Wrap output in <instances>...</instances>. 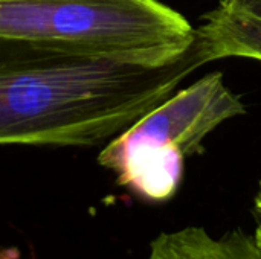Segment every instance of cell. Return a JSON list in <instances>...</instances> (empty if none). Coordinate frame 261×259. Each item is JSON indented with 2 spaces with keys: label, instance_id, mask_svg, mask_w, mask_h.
I'll return each mask as SVG.
<instances>
[{
  "label": "cell",
  "instance_id": "6da1fadb",
  "mask_svg": "<svg viewBox=\"0 0 261 259\" xmlns=\"http://www.w3.org/2000/svg\"><path fill=\"white\" fill-rule=\"evenodd\" d=\"M196 44L165 66L0 35V145L112 140L203 66Z\"/></svg>",
  "mask_w": 261,
  "mask_h": 259
},
{
  "label": "cell",
  "instance_id": "7a4b0ae2",
  "mask_svg": "<svg viewBox=\"0 0 261 259\" xmlns=\"http://www.w3.org/2000/svg\"><path fill=\"white\" fill-rule=\"evenodd\" d=\"M0 35L165 66L193 49L197 31L159 0H0Z\"/></svg>",
  "mask_w": 261,
  "mask_h": 259
},
{
  "label": "cell",
  "instance_id": "3957f363",
  "mask_svg": "<svg viewBox=\"0 0 261 259\" xmlns=\"http://www.w3.org/2000/svg\"><path fill=\"white\" fill-rule=\"evenodd\" d=\"M246 113L220 72L208 73L171 95L99 153L98 163L115 172L119 186L150 203L171 200L182 182L185 159L226 121Z\"/></svg>",
  "mask_w": 261,
  "mask_h": 259
},
{
  "label": "cell",
  "instance_id": "277c9868",
  "mask_svg": "<svg viewBox=\"0 0 261 259\" xmlns=\"http://www.w3.org/2000/svg\"><path fill=\"white\" fill-rule=\"evenodd\" d=\"M196 31V47L205 64L231 56L261 61V17L219 3Z\"/></svg>",
  "mask_w": 261,
  "mask_h": 259
},
{
  "label": "cell",
  "instance_id": "5b68a950",
  "mask_svg": "<svg viewBox=\"0 0 261 259\" xmlns=\"http://www.w3.org/2000/svg\"><path fill=\"white\" fill-rule=\"evenodd\" d=\"M147 259H261V250L254 237L239 229L213 237L205 227L188 226L159 234Z\"/></svg>",
  "mask_w": 261,
  "mask_h": 259
},
{
  "label": "cell",
  "instance_id": "8992f818",
  "mask_svg": "<svg viewBox=\"0 0 261 259\" xmlns=\"http://www.w3.org/2000/svg\"><path fill=\"white\" fill-rule=\"evenodd\" d=\"M220 5L261 17V0H220Z\"/></svg>",
  "mask_w": 261,
  "mask_h": 259
},
{
  "label": "cell",
  "instance_id": "52a82bcc",
  "mask_svg": "<svg viewBox=\"0 0 261 259\" xmlns=\"http://www.w3.org/2000/svg\"><path fill=\"white\" fill-rule=\"evenodd\" d=\"M254 212H255V221H257L254 240H255V244L258 246V249L261 250V182L260 186H258V191L255 194V198H254Z\"/></svg>",
  "mask_w": 261,
  "mask_h": 259
},
{
  "label": "cell",
  "instance_id": "ba28073f",
  "mask_svg": "<svg viewBox=\"0 0 261 259\" xmlns=\"http://www.w3.org/2000/svg\"><path fill=\"white\" fill-rule=\"evenodd\" d=\"M0 259H20V255L17 250H0Z\"/></svg>",
  "mask_w": 261,
  "mask_h": 259
}]
</instances>
